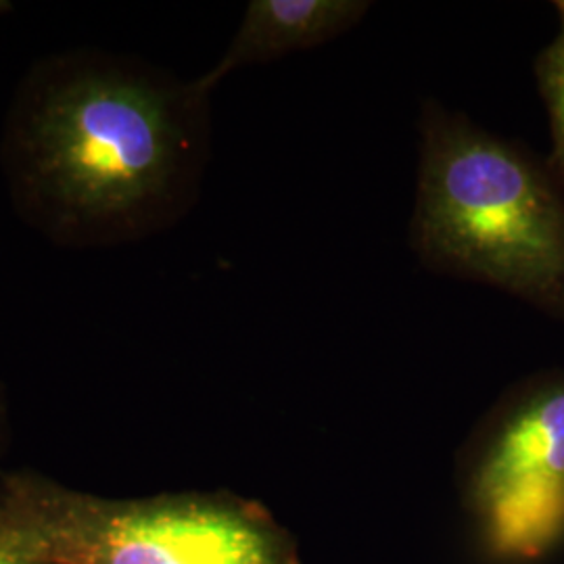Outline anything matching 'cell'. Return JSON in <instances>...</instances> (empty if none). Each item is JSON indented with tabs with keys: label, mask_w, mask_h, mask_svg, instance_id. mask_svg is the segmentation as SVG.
Wrapping results in <instances>:
<instances>
[{
	"label": "cell",
	"mask_w": 564,
	"mask_h": 564,
	"mask_svg": "<svg viewBox=\"0 0 564 564\" xmlns=\"http://www.w3.org/2000/svg\"><path fill=\"white\" fill-rule=\"evenodd\" d=\"M4 429H7V419H4V402H2V393H0V454H2V445H4ZM2 479V473H0Z\"/></svg>",
	"instance_id": "8"
},
{
	"label": "cell",
	"mask_w": 564,
	"mask_h": 564,
	"mask_svg": "<svg viewBox=\"0 0 564 564\" xmlns=\"http://www.w3.org/2000/svg\"><path fill=\"white\" fill-rule=\"evenodd\" d=\"M209 93L134 57L80 48L39 61L4 121L13 207L63 247H118L182 220L209 160Z\"/></svg>",
	"instance_id": "1"
},
{
	"label": "cell",
	"mask_w": 564,
	"mask_h": 564,
	"mask_svg": "<svg viewBox=\"0 0 564 564\" xmlns=\"http://www.w3.org/2000/svg\"><path fill=\"white\" fill-rule=\"evenodd\" d=\"M370 7L366 0H253L220 61L195 82L212 95L226 76L242 67L341 39L368 15Z\"/></svg>",
	"instance_id": "5"
},
{
	"label": "cell",
	"mask_w": 564,
	"mask_h": 564,
	"mask_svg": "<svg viewBox=\"0 0 564 564\" xmlns=\"http://www.w3.org/2000/svg\"><path fill=\"white\" fill-rule=\"evenodd\" d=\"M556 13H558V18H561V32L564 34V0L556 2Z\"/></svg>",
	"instance_id": "9"
},
{
	"label": "cell",
	"mask_w": 564,
	"mask_h": 564,
	"mask_svg": "<svg viewBox=\"0 0 564 564\" xmlns=\"http://www.w3.org/2000/svg\"><path fill=\"white\" fill-rule=\"evenodd\" d=\"M535 80L545 105L552 137L550 170L564 188V34L561 32L535 59Z\"/></svg>",
	"instance_id": "6"
},
{
	"label": "cell",
	"mask_w": 564,
	"mask_h": 564,
	"mask_svg": "<svg viewBox=\"0 0 564 564\" xmlns=\"http://www.w3.org/2000/svg\"><path fill=\"white\" fill-rule=\"evenodd\" d=\"M419 134V262L564 323V188L550 165L435 99L424 101Z\"/></svg>",
	"instance_id": "2"
},
{
	"label": "cell",
	"mask_w": 564,
	"mask_h": 564,
	"mask_svg": "<svg viewBox=\"0 0 564 564\" xmlns=\"http://www.w3.org/2000/svg\"><path fill=\"white\" fill-rule=\"evenodd\" d=\"M456 485L485 554L544 561L564 542V368L508 387L458 452Z\"/></svg>",
	"instance_id": "4"
},
{
	"label": "cell",
	"mask_w": 564,
	"mask_h": 564,
	"mask_svg": "<svg viewBox=\"0 0 564 564\" xmlns=\"http://www.w3.org/2000/svg\"><path fill=\"white\" fill-rule=\"evenodd\" d=\"M0 564H48L41 554L0 527Z\"/></svg>",
	"instance_id": "7"
},
{
	"label": "cell",
	"mask_w": 564,
	"mask_h": 564,
	"mask_svg": "<svg viewBox=\"0 0 564 564\" xmlns=\"http://www.w3.org/2000/svg\"><path fill=\"white\" fill-rule=\"evenodd\" d=\"M0 527L48 564H302L268 508L228 491L109 500L32 473L2 475Z\"/></svg>",
	"instance_id": "3"
}]
</instances>
